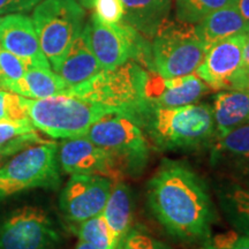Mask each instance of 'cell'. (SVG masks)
<instances>
[{
    "instance_id": "6da1fadb",
    "label": "cell",
    "mask_w": 249,
    "mask_h": 249,
    "mask_svg": "<svg viewBox=\"0 0 249 249\" xmlns=\"http://www.w3.org/2000/svg\"><path fill=\"white\" fill-rule=\"evenodd\" d=\"M147 201L165 231L181 241H204L214 219L203 180L188 165L164 160L149 180Z\"/></svg>"
},
{
    "instance_id": "7a4b0ae2",
    "label": "cell",
    "mask_w": 249,
    "mask_h": 249,
    "mask_svg": "<svg viewBox=\"0 0 249 249\" xmlns=\"http://www.w3.org/2000/svg\"><path fill=\"white\" fill-rule=\"evenodd\" d=\"M148 71L136 61L129 60L114 70H102L89 81L66 95L97 103L142 124L152 107L144 96Z\"/></svg>"
},
{
    "instance_id": "3957f363",
    "label": "cell",
    "mask_w": 249,
    "mask_h": 249,
    "mask_svg": "<svg viewBox=\"0 0 249 249\" xmlns=\"http://www.w3.org/2000/svg\"><path fill=\"white\" fill-rule=\"evenodd\" d=\"M142 126L163 150L198 148L214 136L213 107L204 104L155 107Z\"/></svg>"
},
{
    "instance_id": "277c9868",
    "label": "cell",
    "mask_w": 249,
    "mask_h": 249,
    "mask_svg": "<svg viewBox=\"0 0 249 249\" xmlns=\"http://www.w3.org/2000/svg\"><path fill=\"white\" fill-rule=\"evenodd\" d=\"M24 103L34 127L52 139L82 138L101 118L118 113L110 107L71 95L26 98Z\"/></svg>"
},
{
    "instance_id": "5b68a950",
    "label": "cell",
    "mask_w": 249,
    "mask_h": 249,
    "mask_svg": "<svg viewBox=\"0 0 249 249\" xmlns=\"http://www.w3.org/2000/svg\"><path fill=\"white\" fill-rule=\"evenodd\" d=\"M58 144L44 141L30 145L0 166V203L36 188L60 185Z\"/></svg>"
},
{
    "instance_id": "8992f818",
    "label": "cell",
    "mask_w": 249,
    "mask_h": 249,
    "mask_svg": "<svg viewBox=\"0 0 249 249\" xmlns=\"http://www.w3.org/2000/svg\"><path fill=\"white\" fill-rule=\"evenodd\" d=\"M152 38V68L163 77L194 74L208 50L194 24L169 18L160 24Z\"/></svg>"
},
{
    "instance_id": "52a82bcc",
    "label": "cell",
    "mask_w": 249,
    "mask_h": 249,
    "mask_svg": "<svg viewBox=\"0 0 249 249\" xmlns=\"http://www.w3.org/2000/svg\"><path fill=\"white\" fill-rule=\"evenodd\" d=\"M85 18V8L77 0H43L34 8L31 20L52 70L82 34Z\"/></svg>"
},
{
    "instance_id": "ba28073f",
    "label": "cell",
    "mask_w": 249,
    "mask_h": 249,
    "mask_svg": "<svg viewBox=\"0 0 249 249\" xmlns=\"http://www.w3.org/2000/svg\"><path fill=\"white\" fill-rule=\"evenodd\" d=\"M83 138L104 149L123 176L139 174L147 165L149 145L140 124L129 117L111 113L90 127Z\"/></svg>"
},
{
    "instance_id": "9c48e42d",
    "label": "cell",
    "mask_w": 249,
    "mask_h": 249,
    "mask_svg": "<svg viewBox=\"0 0 249 249\" xmlns=\"http://www.w3.org/2000/svg\"><path fill=\"white\" fill-rule=\"evenodd\" d=\"M82 34L102 70H114L134 60L154 71L151 49L141 34L128 24H107L92 14Z\"/></svg>"
},
{
    "instance_id": "30bf717a",
    "label": "cell",
    "mask_w": 249,
    "mask_h": 249,
    "mask_svg": "<svg viewBox=\"0 0 249 249\" xmlns=\"http://www.w3.org/2000/svg\"><path fill=\"white\" fill-rule=\"evenodd\" d=\"M245 34L220 40L207 50L196 75L208 87L214 90H248L249 71L242 66Z\"/></svg>"
},
{
    "instance_id": "8fae6325",
    "label": "cell",
    "mask_w": 249,
    "mask_h": 249,
    "mask_svg": "<svg viewBox=\"0 0 249 249\" xmlns=\"http://www.w3.org/2000/svg\"><path fill=\"white\" fill-rule=\"evenodd\" d=\"M59 239L53 220L40 208H18L0 222V249H51Z\"/></svg>"
},
{
    "instance_id": "7c38bea8",
    "label": "cell",
    "mask_w": 249,
    "mask_h": 249,
    "mask_svg": "<svg viewBox=\"0 0 249 249\" xmlns=\"http://www.w3.org/2000/svg\"><path fill=\"white\" fill-rule=\"evenodd\" d=\"M113 180L97 174H73L62 189L59 205L71 223L79 224L102 214Z\"/></svg>"
},
{
    "instance_id": "4fadbf2b",
    "label": "cell",
    "mask_w": 249,
    "mask_h": 249,
    "mask_svg": "<svg viewBox=\"0 0 249 249\" xmlns=\"http://www.w3.org/2000/svg\"><path fill=\"white\" fill-rule=\"evenodd\" d=\"M59 166L65 173L97 174L119 180L121 173L104 149L86 138L67 139L58 145Z\"/></svg>"
},
{
    "instance_id": "5bb4252c",
    "label": "cell",
    "mask_w": 249,
    "mask_h": 249,
    "mask_svg": "<svg viewBox=\"0 0 249 249\" xmlns=\"http://www.w3.org/2000/svg\"><path fill=\"white\" fill-rule=\"evenodd\" d=\"M0 48L17 55L28 67L51 68L40 48L33 20L26 14L0 17Z\"/></svg>"
},
{
    "instance_id": "9a60e30c",
    "label": "cell",
    "mask_w": 249,
    "mask_h": 249,
    "mask_svg": "<svg viewBox=\"0 0 249 249\" xmlns=\"http://www.w3.org/2000/svg\"><path fill=\"white\" fill-rule=\"evenodd\" d=\"M207 91L208 85L195 74L163 77L149 71L144 85L145 99L152 108L195 104Z\"/></svg>"
},
{
    "instance_id": "2e32d148",
    "label": "cell",
    "mask_w": 249,
    "mask_h": 249,
    "mask_svg": "<svg viewBox=\"0 0 249 249\" xmlns=\"http://www.w3.org/2000/svg\"><path fill=\"white\" fill-rule=\"evenodd\" d=\"M101 71V65L90 50L83 34L74 40L64 59L53 70L68 88L83 85Z\"/></svg>"
},
{
    "instance_id": "e0dca14e",
    "label": "cell",
    "mask_w": 249,
    "mask_h": 249,
    "mask_svg": "<svg viewBox=\"0 0 249 249\" xmlns=\"http://www.w3.org/2000/svg\"><path fill=\"white\" fill-rule=\"evenodd\" d=\"M214 135L222 138L234 128L249 123V90L219 92L213 107Z\"/></svg>"
},
{
    "instance_id": "ac0fdd59",
    "label": "cell",
    "mask_w": 249,
    "mask_h": 249,
    "mask_svg": "<svg viewBox=\"0 0 249 249\" xmlns=\"http://www.w3.org/2000/svg\"><path fill=\"white\" fill-rule=\"evenodd\" d=\"M195 28L207 49L220 40L249 31L247 23L239 13L236 5L226 6L208 14Z\"/></svg>"
},
{
    "instance_id": "d6986e66",
    "label": "cell",
    "mask_w": 249,
    "mask_h": 249,
    "mask_svg": "<svg viewBox=\"0 0 249 249\" xmlns=\"http://www.w3.org/2000/svg\"><path fill=\"white\" fill-rule=\"evenodd\" d=\"M124 15L121 22L128 24L140 34L154 37L156 30L169 18L171 0H121Z\"/></svg>"
},
{
    "instance_id": "ffe728a7",
    "label": "cell",
    "mask_w": 249,
    "mask_h": 249,
    "mask_svg": "<svg viewBox=\"0 0 249 249\" xmlns=\"http://www.w3.org/2000/svg\"><path fill=\"white\" fill-rule=\"evenodd\" d=\"M132 210V195L128 186L120 180H114L103 216L113 235L116 246L130 230Z\"/></svg>"
},
{
    "instance_id": "44dd1931",
    "label": "cell",
    "mask_w": 249,
    "mask_h": 249,
    "mask_svg": "<svg viewBox=\"0 0 249 249\" xmlns=\"http://www.w3.org/2000/svg\"><path fill=\"white\" fill-rule=\"evenodd\" d=\"M68 86L52 68L28 67L14 93L30 99H43L66 95Z\"/></svg>"
},
{
    "instance_id": "7402d4cb",
    "label": "cell",
    "mask_w": 249,
    "mask_h": 249,
    "mask_svg": "<svg viewBox=\"0 0 249 249\" xmlns=\"http://www.w3.org/2000/svg\"><path fill=\"white\" fill-rule=\"evenodd\" d=\"M218 201L226 219L241 234L249 236V189L240 186H223Z\"/></svg>"
},
{
    "instance_id": "603a6c76",
    "label": "cell",
    "mask_w": 249,
    "mask_h": 249,
    "mask_svg": "<svg viewBox=\"0 0 249 249\" xmlns=\"http://www.w3.org/2000/svg\"><path fill=\"white\" fill-rule=\"evenodd\" d=\"M44 142L29 118L0 120V147H13L20 152L30 145Z\"/></svg>"
},
{
    "instance_id": "cb8c5ba5",
    "label": "cell",
    "mask_w": 249,
    "mask_h": 249,
    "mask_svg": "<svg viewBox=\"0 0 249 249\" xmlns=\"http://www.w3.org/2000/svg\"><path fill=\"white\" fill-rule=\"evenodd\" d=\"M249 154V123L234 128L222 138H217L213 151L211 161L217 164L224 160H236Z\"/></svg>"
},
{
    "instance_id": "d4e9b609",
    "label": "cell",
    "mask_w": 249,
    "mask_h": 249,
    "mask_svg": "<svg viewBox=\"0 0 249 249\" xmlns=\"http://www.w3.org/2000/svg\"><path fill=\"white\" fill-rule=\"evenodd\" d=\"M76 234L80 240L88 242L97 249H116L117 247L103 213L77 224Z\"/></svg>"
},
{
    "instance_id": "484cf974",
    "label": "cell",
    "mask_w": 249,
    "mask_h": 249,
    "mask_svg": "<svg viewBox=\"0 0 249 249\" xmlns=\"http://www.w3.org/2000/svg\"><path fill=\"white\" fill-rule=\"evenodd\" d=\"M236 0H177L178 20L194 24L217 9L235 5Z\"/></svg>"
},
{
    "instance_id": "4316f807",
    "label": "cell",
    "mask_w": 249,
    "mask_h": 249,
    "mask_svg": "<svg viewBox=\"0 0 249 249\" xmlns=\"http://www.w3.org/2000/svg\"><path fill=\"white\" fill-rule=\"evenodd\" d=\"M28 66L20 58L0 48V89L13 92Z\"/></svg>"
},
{
    "instance_id": "83f0119b",
    "label": "cell",
    "mask_w": 249,
    "mask_h": 249,
    "mask_svg": "<svg viewBox=\"0 0 249 249\" xmlns=\"http://www.w3.org/2000/svg\"><path fill=\"white\" fill-rule=\"evenodd\" d=\"M116 249H171L149 233L140 229L129 230L121 240L118 242Z\"/></svg>"
},
{
    "instance_id": "f1b7e54d",
    "label": "cell",
    "mask_w": 249,
    "mask_h": 249,
    "mask_svg": "<svg viewBox=\"0 0 249 249\" xmlns=\"http://www.w3.org/2000/svg\"><path fill=\"white\" fill-rule=\"evenodd\" d=\"M24 99L23 96L0 89V120L28 118Z\"/></svg>"
},
{
    "instance_id": "f546056e",
    "label": "cell",
    "mask_w": 249,
    "mask_h": 249,
    "mask_svg": "<svg viewBox=\"0 0 249 249\" xmlns=\"http://www.w3.org/2000/svg\"><path fill=\"white\" fill-rule=\"evenodd\" d=\"M202 242L200 249H249V236L239 234L235 231L210 235Z\"/></svg>"
},
{
    "instance_id": "4dcf8cb0",
    "label": "cell",
    "mask_w": 249,
    "mask_h": 249,
    "mask_svg": "<svg viewBox=\"0 0 249 249\" xmlns=\"http://www.w3.org/2000/svg\"><path fill=\"white\" fill-rule=\"evenodd\" d=\"M93 15L102 22L117 24L123 21L124 7L121 0H91Z\"/></svg>"
},
{
    "instance_id": "1f68e13d",
    "label": "cell",
    "mask_w": 249,
    "mask_h": 249,
    "mask_svg": "<svg viewBox=\"0 0 249 249\" xmlns=\"http://www.w3.org/2000/svg\"><path fill=\"white\" fill-rule=\"evenodd\" d=\"M42 1L43 0H0V15L26 13Z\"/></svg>"
},
{
    "instance_id": "d6a6232c",
    "label": "cell",
    "mask_w": 249,
    "mask_h": 249,
    "mask_svg": "<svg viewBox=\"0 0 249 249\" xmlns=\"http://www.w3.org/2000/svg\"><path fill=\"white\" fill-rule=\"evenodd\" d=\"M235 5L249 28V0H236Z\"/></svg>"
},
{
    "instance_id": "836d02e7",
    "label": "cell",
    "mask_w": 249,
    "mask_h": 249,
    "mask_svg": "<svg viewBox=\"0 0 249 249\" xmlns=\"http://www.w3.org/2000/svg\"><path fill=\"white\" fill-rule=\"evenodd\" d=\"M242 66L249 71V31L245 34L244 50H242Z\"/></svg>"
},
{
    "instance_id": "e575fe53",
    "label": "cell",
    "mask_w": 249,
    "mask_h": 249,
    "mask_svg": "<svg viewBox=\"0 0 249 249\" xmlns=\"http://www.w3.org/2000/svg\"><path fill=\"white\" fill-rule=\"evenodd\" d=\"M18 152V151L17 149H14L13 147H0V165L5 163L6 158L17 155Z\"/></svg>"
},
{
    "instance_id": "d590c367",
    "label": "cell",
    "mask_w": 249,
    "mask_h": 249,
    "mask_svg": "<svg viewBox=\"0 0 249 249\" xmlns=\"http://www.w3.org/2000/svg\"><path fill=\"white\" fill-rule=\"evenodd\" d=\"M236 164H238L239 169L249 173V154L242 156V157L236 158Z\"/></svg>"
},
{
    "instance_id": "8d00e7d4",
    "label": "cell",
    "mask_w": 249,
    "mask_h": 249,
    "mask_svg": "<svg viewBox=\"0 0 249 249\" xmlns=\"http://www.w3.org/2000/svg\"><path fill=\"white\" fill-rule=\"evenodd\" d=\"M75 249H97V248H95L92 245L88 244V242L80 240V242H79V244H77Z\"/></svg>"
},
{
    "instance_id": "74e56055",
    "label": "cell",
    "mask_w": 249,
    "mask_h": 249,
    "mask_svg": "<svg viewBox=\"0 0 249 249\" xmlns=\"http://www.w3.org/2000/svg\"><path fill=\"white\" fill-rule=\"evenodd\" d=\"M81 4L85 6H91V0H80Z\"/></svg>"
}]
</instances>
